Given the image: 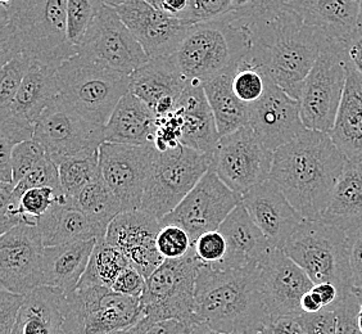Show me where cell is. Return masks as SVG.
Returning <instances> with one entry per match:
<instances>
[{
	"label": "cell",
	"mask_w": 362,
	"mask_h": 334,
	"mask_svg": "<svg viewBox=\"0 0 362 334\" xmlns=\"http://www.w3.org/2000/svg\"><path fill=\"white\" fill-rule=\"evenodd\" d=\"M272 161L274 154L248 125L220 139L209 168L228 188L243 197L270 179Z\"/></svg>",
	"instance_id": "cell-12"
},
{
	"label": "cell",
	"mask_w": 362,
	"mask_h": 334,
	"mask_svg": "<svg viewBox=\"0 0 362 334\" xmlns=\"http://www.w3.org/2000/svg\"><path fill=\"white\" fill-rule=\"evenodd\" d=\"M146 278L134 266L130 265L115 282L111 289L113 292L124 294L127 297L141 299L144 288H146Z\"/></svg>",
	"instance_id": "cell-50"
},
{
	"label": "cell",
	"mask_w": 362,
	"mask_h": 334,
	"mask_svg": "<svg viewBox=\"0 0 362 334\" xmlns=\"http://www.w3.org/2000/svg\"><path fill=\"white\" fill-rule=\"evenodd\" d=\"M362 36V0L360 4V14H358V21H357V28H356L355 38Z\"/></svg>",
	"instance_id": "cell-61"
},
{
	"label": "cell",
	"mask_w": 362,
	"mask_h": 334,
	"mask_svg": "<svg viewBox=\"0 0 362 334\" xmlns=\"http://www.w3.org/2000/svg\"><path fill=\"white\" fill-rule=\"evenodd\" d=\"M129 266V260L119 248L108 243L105 238L98 239L89 265L76 289L88 287H105L111 289Z\"/></svg>",
	"instance_id": "cell-35"
},
{
	"label": "cell",
	"mask_w": 362,
	"mask_h": 334,
	"mask_svg": "<svg viewBox=\"0 0 362 334\" xmlns=\"http://www.w3.org/2000/svg\"><path fill=\"white\" fill-rule=\"evenodd\" d=\"M302 321L307 334H337V313L324 309L317 313H302Z\"/></svg>",
	"instance_id": "cell-51"
},
{
	"label": "cell",
	"mask_w": 362,
	"mask_h": 334,
	"mask_svg": "<svg viewBox=\"0 0 362 334\" xmlns=\"http://www.w3.org/2000/svg\"><path fill=\"white\" fill-rule=\"evenodd\" d=\"M57 69L31 64L12 105L0 110V140L16 146L33 140L36 121L58 97Z\"/></svg>",
	"instance_id": "cell-16"
},
{
	"label": "cell",
	"mask_w": 362,
	"mask_h": 334,
	"mask_svg": "<svg viewBox=\"0 0 362 334\" xmlns=\"http://www.w3.org/2000/svg\"><path fill=\"white\" fill-rule=\"evenodd\" d=\"M242 203L272 250H284L288 241L305 221L272 179L245 193Z\"/></svg>",
	"instance_id": "cell-23"
},
{
	"label": "cell",
	"mask_w": 362,
	"mask_h": 334,
	"mask_svg": "<svg viewBox=\"0 0 362 334\" xmlns=\"http://www.w3.org/2000/svg\"><path fill=\"white\" fill-rule=\"evenodd\" d=\"M228 242L220 230L207 231L195 241L192 250L199 266L223 270L228 258Z\"/></svg>",
	"instance_id": "cell-41"
},
{
	"label": "cell",
	"mask_w": 362,
	"mask_h": 334,
	"mask_svg": "<svg viewBox=\"0 0 362 334\" xmlns=\"http://www.w3.org/2000/svg\"><path fill=\"white\" fill-rule=\"evenodd\" d=\"M26 296L0 289V334L13 333Z\"/></svg>",
	"instance_id": "cell-48"
},
{
	"label": "cell",
	"mask_w": 362,
	"mask_h": 334,
	"mask_svg": "<svg viewBox=\"0 0 362 334\" xmlns=\"http://www.w3.org/2000/svg\"><path fill=\"white\" fill-rule=\"evenodd\" d=\"M231 20L250 38L251 52L245 59L298 100L320 57V35L284 0H247Z\"/></svg>",
	"instance_id": "cell-1"
},
{
	"label": "cell",
	"mask_w": 362,
	"mask_h": 334,
	"mask_svg": "<svg viewBox=\"0 0 362 334\" xmlns=\"http://www.w3.org/2000/svg\"><path fill=\"white\" fill-rule=\"evenodd\" d=\"M99 148H89L59 163L61 189L69 202H74L80 193L102 174Z\"/></svg>",
	"instance_id": "cell-37"
},
{
	"label": "cell",
	"mask_w": 362,
	"mask_h": 334,
	"mask_svg": "<svg viewBox=\"0 0 362 334\" xmlns=\"http://www.w3.org/2000/svg\"><path fill=\"white\" fill-rule=\"evenodd\" d=\"M262 334H272V333H269V332H267V330H266L265 333H262Z\"/></svg>",
	"instance_id": "cell-62"
},
{
	"label": "cell",
	"mask_w": 362,
	"mask_h": 334,
	"mask_svg": "<svg viewBox=\"0 0 362 334\" xmlns=\"http://www.w3.org/2000/svg\"><path fill=\"white\" fill-rule=\"evenodd\" d=\"M58 97L98 127H105L129 93L130 76L76 54L57 70Z\"/></svg>",
	"instance_id": "cell-6"
},
{
	"label": "cell",
	"mask_w": 362,
	"mask_h": 334,
	"mask_svg": "<svg viewBox=\"0 0 362 334\" xmlns=\"http://www.w3.org/2000/svg\"><path fill=\"white\" fill-rule=\"evenodd\" d=\"M267 332L272 334H307L302 321V313L272 318Z\"/></svg>",
	"instance_id": "cell-53"
},
{
	"label": "cell",
	"mask_w": 362,
	"mask_h": 334,
	"mask_svg": "<svg viewBox=\"0 0 362 334\" xmlns=\"http://www.w3.org/2000/svg\"><path fill=\"white\" fill-rule=\"evenodd\" d=\"M97 239L45 247L42 258V287L74 292L84 275Z\"/></svg>",
	"instance_id": "cell-29"
},
{
	"label": "cell",
	"mask_w": 362,
	"mask_h": 334,
	"mask_svg": "<svg viewBox=\"0 0 362 334\" xmlns=\"http://www.w3.org/2000/svg\"><path fill=\"white\" fill-rule=\"evenodd\" d=\"M300 309L303 313H317L324 310L321 299L314 291L307 293L300 301Z\"/></svg>",
	"instance_id": "cell-57"
},
{
	"label": "cell",
	"mask_w": 362,
	"mask_h": 334,
	"mask_svg": "<svg viewBox=\"0 0 362 334\" xmlns=\"http://www.w3.org/2000/svg\"><path fill=\"white\" fill-rule=\"evenodd\" d=\"M190 334H225L220 333V332H216V330H214V329H211V328L207 327V326H203V324H195L193 329H192V332Z\"/></svg>",
	"instance_id": "cell-59"
},
{
	"label": "cell",
	"mask_w": 362,
	"mask_h": 334,
	"mask_svg": "<svg viewBox=\"0 0 362 334\" xmlns=\"http://www.w3.org/2000/svg\"><path fill=\"white\" fill-rule=\"evenodd\" d=\"M144 318L140 299L105 287L77 288L63 299L67 334H125Z\"/></svg>",
	"instance_id": "cell-8"
},
{
	"label": "cell",
	"mask_w": 362,
	"mask_h": 334,
	"mask_svg": "<svg viewBox=\"0 0 362 334\" xmlns=\"http://www.w3.org/2000/svg\"><path fill=\"white\" fill-rule=\"evenodd\" d=\"M259 265L215 270L199 266L195 283L197 324L225 334H262L272 323L261 291Z\"/></svg>",
	"instance_id": "cell-3"
},
{
	"label": "cell",
	"mask_w": 362,
	"mask_h": 334,
	"mask_svg": "<svg viewBox=\"0 0 362 334\" xmlns=\"http://www.w3.org/2000/svg\"><path fill=\"white\" fill-rule=\"evenodd\" d=\"M156 9L180 21L181 14L187 7L188 0H148Z\"/></svg>",
	"instance_id": "cell-55"
},
{
	"label": "cell",
	"mask_w": 362,
	"mask_h": 334,
	"mask_svg": "<svg viewBox=\"0 0 362 334\" xmlns=\"http://www.w3.org/2000/svg\"><path fill=\"white\" fill-rule=\"evenodd\" d=\"M176 110L182 116L181 144L199 154H214L221 138L202 85L188 84Z\"/></svg>",
	"instance_id": "cell-26"
},
{
	"label": "cell",
	"mask_w": 362,
	"mask_h": 334,
	"mask_svg": "<svg viewBox=\"0 0 362 334\" xmlns=\"http://www.w3.org/2000/svg\"><path fill=\"white\" fill-rule=\"evenodd\" d=\"M283 250L306 272L315 286L333 284L341 293V299L352 292L349 239L341 228L322 220H305Z\"/></svg>",
	"instance_id": "cell-7"
},
{
	"label": "cell",
	"mask_w": 362,
	"mask_h": 334,
	"mask_svg": "<svg viewBox=\"0 0 362 334\" xmlns=\"http://www.w3.org/2000/svg\"><path fill=\"white\" fill-rule=\"evenodd\" d=\"M36 228L40 233L44 247H56L91 239L98 241L105 238L107 234L69 201L56 203L39 219Z\"/></svg>",
	"instance_id": "cell-31"
},
{
	"label": "cell",
	"mask_w": 362,
	"mask_h": 334,
	"mask_svg": "<svg viewBox=\"0 0 362 334\" xmlns=\"http://www.w3.org/2000/svg\"><path fill=\"white\" fill-rule=\"evenodd\" d=\"M157 151L153 146L103 143L99 148V163L108 187L125 211L141 209L146 179Z\"/></svg>",
	"instance_id": "cell-18"
},
{
	"label": "cell",
	"mask_w": 362,
	"mask_h": 334,
	"mask_svg": "<svg viewBox=\"0 0 362 334\" xmlns=\"http://www.w3.org/2000/svg\"><path fill=\"white\" fill-rule=\"evenodd\" d=\"M70 203L84 212L105 233L112 221L124 212L119 198L108 187L102 174L90 183L74 202Z\"/></svg>",
	"instance_id": "cell-36"
},
{
	"label": "cell",
	"mask_w": 362,
	"mask_h": 334,
	"mask_svg": "<svg viewBox=\"0 0 362 334\" xmlns=\"http://www.w3.org/2000/svg\"><path fill=\"white\" fill-rule=\"evenodd\" d=\"M250 52L248 34L231 20L230 14L223 20L190 26L171 57L187 84L203 86L237 70Z\"/></svg>",
	"instance_id": "cell-5"
},
{
	"label": "cell",
	"mask_w": 362,
	"mask_h": 334,
	"mask_svg": "<svg viewBox=\"0 0 362 334\" xmlns=\"http://www.w3.org/2000/svg\"><path fill=\"white\" fill-rule=\"evenodd\" d=\"M160 229L156 216L143 209L125 211L108 226L105 241L119 248L146 280L165 263L157 247Z\"/></svg>",
	"instance_id": "cell-21"
},
{
	"label": "cell",
	"mask_w": 362,
	"mask_h": 334,
	"mask_svg": "<svg viewBox=\"0 0 362 334\" xmlns=\"http://www.w3.org/2000/svg\"><path fill=\"white\" fill-rule=\"evenodd\" d=\"M346 162L329 134L306 129L274 154L270 179L305 220L319 221Z\"/></svg>",
	"instance_id": "cell-2"
},
{
	"label": "cell",
	"mask_w": 362,
	"mask_h": 334,
	"mask_svg": "<svg viewBox=\"0 0 362 334\" xmlns=\"http://www.w3.org/2000/svg\"><path fill=\"white\" fill-rule=\"evenodd\" d=\"M261 291L272 318L302 313L300 301L314 289V282L283 250H272L259 265Z\"/></svg>",
	"instance_id": "cell-22"
},
{
	"label": "cell",
	"mask_w": 362,
	"mask_h": 334,
	"mask_svg": "<svg viewBox=\"0 0 362 334\" xmlns=\"http://www.w3.org/2000/svg\"><path fill=\"white\" fill-rule=\"evenodd\" d=\"M13 146L0 140V183H13L12 151Z\"/></svg>",
	"instance_id": "cell-54"
},
{
	"label": "cell",
	"mask_w": 362,
	"mask_h": 334,
	"mask_svg": "<svg viewBox=\"0 0 362 334\" xmlns=\"http://www.w3.org/2000/svg\"><path fill=\"white\" fill-rule=\"evenodd\" d=\"M187 85L173 57H163L149 59L135 71L130 76L129 91L144 102L158 119L176 110Z\"/></svg>",
	"instance_id": "cell-24"
},
{
	"label": "cell",
	"mask_w": 362,
	"mask_h": 334,
	"mask_svg": "<svg viewBox=\"0 0 362 334\" xmlns=\"http://www.w3.org/2000/svg\"><path fill=\"white\" fill-rule=\"evenodd\" d=\"M250 126L272 154L306 130L298 100L289 97L267 75L264 96L250 105Z\"/></svg>",
	"instance_id": "cell-20"
},
{
	"label": "cell",
	"mask_w": 362,
	"mask_h": 334,
	"mask_svg": "<svg viewBox=\"0 0 362 334\" xmlns=\"http://www.w3.org/2000/svg\"><path fill=\"white\" fill-rule=\"evenodd\" d=\"M242 203L211 168L176 209L165 216L162 225H177L185 230L192 243L207 231L220 229L228 216Z\"/></svg>",
	"instance_id": "cell-14"
},
{
	"label": "cell",
	"mask_w": 362,
	"mask_h": 334,
	"mask_svg": "<svg viewBox=\"0 0 362 334\" xmlns=\"http://www.w3.org/2000/svg\"><path fill=\"white\" fill-rule=\"evenodd\" d=\"M352 293L355 294L356 299L360 304V311H358V327L362 332V288H352Z\"/></svg>",
	"instance_id": "cell-60"
},
{
	"label": "cell",
	"mask_w": 362,
	"mask_h": 334,
	"mask_svg": "<svg viewBox=\"0 0 362 334\" xmlns=\"http://www.w3.org/2000/svg\"><path fill=\"white\" fill-rule=\"evenodd\" d=\"M36 226L22 224L0 237V286L9 292L28 296L42 287L44 252Z\"/></svg>",
	"instance_id": "cell-19"
},
{
	"label": "cell",
	"mask_w": 362,
	"mask_h": 334,
	"mask_svg": "<svg viewBox=\"0 0 362 334\" xmlns=\"http://www.w3.org/2000/svg\"><path fill=\"white\" fill-rule=\"evenodd\" d=\"M330 310H334L337 313V334H362L358 327L360 304L354 293L339 299Z\"/></svg>",
	"instance_id": "cell-47"
},
{
	"label": "cell",
	"mask_w": 362,
	"mask_h": 334,
	"mask_svg": "<svg viewBox=\"0 0 362 334\" xmlns=\"http://www.w3.org/2000/svg\"><path fill=\"white\" fill-rule=\"evenodd\" d=\"M64 294L52 287L28 293L12 334H67L63 324Z\"/></svg>",
	"instance_id": "cell-32"
},
{
	"label": "cell",
	"mask_w": 362,
	"mask_h": 334,
	"mask_svg": "<svg viewBox=\"0 0 362 334\" xmlns=\"http://www.w3.org/2000/svg\"><path fill=\"white\" fill-rule=\"evenodd\" d=\"M321 220L341 228L346 234L362 226V157L346 162Z\"/></svg>",
	"instance_id": "cell-33"
},
{
	"label": "cell",
	"mask_w": 362,
	"mask_h": 334,
	"mask_svg": "<svg viewBox=\"0 0 362 334\" xmlns=\"http://www.w3.org/2000/svg\"><path fill=\"white\" fill-rule=\"evenodd\" d=\"M329 135L347 160L362 157V75L351 61L334 127Z\"/></svg>",
	"instance_id": "cell-30"
},
{
	"label": "cell",
	"mask_w": 362,
	"mask_h": 334,
	"mask_svg": "<svg viewBox=\"0 0 362 334\" xmlns=\"http://www.w3.org/2000/svg\"><path fill=\"white\" fill-rule=\"evenodd\" d=\"M218 230L226 238L229 248L223 270L261 265L272 250L269 241L252 220L243 203L228 216Z\"/></svg>",
	"instance_id": "cell-27"
},
{
	"label": "cell",
	"mask_w": 362,
	"mask_h": 334,
	"mask_svg": "<svg viewBox=\"0 0 362 334\" xmlns=\"http://www.w3.org/2000/svg\"><path fill=\"white\" fill-rule=\"evenodd\" d=\"M321 299L324 309H333L341 299V293L337 287L330 283H322L314 287L313 289Z\"/></svg>",
	"instance_id": "cell-56"
},
{
	"label": "cell",
	"mask_w": 362,
	"mask_h": 334,
	"mask_svg": "<svg viewBox=\"0 0 362 334\" xmlns=\"http://www.w3.org/2000/svg\"><path fill=\"white\" fill-rule=\"evenodd\" d=\"M349 61L362 75V36L355 38L349 44Z\"/></svg>",
	"instance_id": "cell-58"
},
{
	"label": "cell",
	"mask_w": 362,
	"mask_h": 334,
	"mask_svg": "<svg viewBox=\"0 0 362 334\" xmlns=\"http://www.w3.org/2000/svg\"><path fill=\"white\" fill-rule=\"evenodd\" d=\"M237 70L203 85L220 138L250 125V105L239 100L233 91V77Z\"/></svg>",
	"instance_id": "cell-34"
},
{
	"label": "cell",
	"mask_w": 362,
	"mask_h": 334,
	"mask_svg": "<svg viewBox=\"0 0 362 334\" xmlns=\"http://www.w3.org/2000/svg\"><path fill=\"white\" fill-rule=\"evenodd\" d=\"M78 54L125 76H132L151 59L119 13L105 1L98 8L90 28L78 47Z\"/></svg>",
	"instance_id": "cell-13"
},
{
	"label": "cell",
	"mask_w": 362,
	"mask_h": 334,
	"mask_svg": "<svg viewBox=\"0 0 362 334\" xmlns=\"http://www.w3.org/2000/svg\"><path fill=\"white\" fill-rule=\"evenodd\" d=\"M247 0H188L180 21L187 25H199L217 21L235 13Z\"/></svg>",
	"instance_id": "cell-38"
},
{
	"label": "cell",
	"mask_w": 362,
	"mask_h": 334,
	"mask_svg": "<svg viewBox=\"0 0 362 334\" xmlns=\"http://www.w3.org/2000/svg\"><path fill=\"white\" fill-rule=\"evenodd\" d=\"M67 0H0V62L25 57L59 69L78 54L67 39Z\"/></svg>",
	"instance_id": "cell-4"
},
{
	"label": "cell",
	"mask_w": 362,
	"mask_h": 334,
	"mask_svg": "<svg viewBox=\"0 0 362 334\" xmlns=\"http://www.w3.org/2000/svg\"><path fill=\"white\" fill-rule=\"evenodd\" d=\"M266 89L265 72L244 59L233 77V91L245 105L256 103Z\"/></svg>",
	"instance_id": "cell-42"
},
{
	"label": "cell",
	"mask_w": 362,
	"mask_h": 334,
	"mask_svg": "<svg viewBox=\"0 0 362 334\" xmlns=\"http://www.w3.org/2000/svg\"><path fill=\"white\" fill-rule=\"evenodd\" d=\"M102 1L70 0L67 6V39L78 50Z\"/></svg>",
	"instance_id": "cell-40"
},
{
	"label": "cell",
	"mask_w": 362,
	"mask_h": 334,
	"mask_svg": "<svg viewBox=\"0 0 362 334\" xmlns=\"http://www.w3.org/2000/svg\"><path fill=\"white\" fill-rule=\"evenodd\" d=\"M157 116L148 105L126 93L103 129L105 143L153 146Z\"/></svg>",
	"instance_id": "cell-28"
},
{
	"label": "cell",
	"mask_w": 362,
	"mask_h": 334,
	"mask_svg": "<svg viewBox=\"0 0 362 334\" xmlns=\"http://www.w3.org/2000/svg\"><path fill=\"white\" fill-rule=\"evenodd\" d=\"M212 154H203L182 144L154 156L146 179L141 209L162 220L171 214L209 173Z\"/></svg>",
	"instance_id": "cell-10"
},
{
	"label": "cell",
	"mask_w": 362,
	"mask_h": 334,
	"mask_svg": "<svg viewBox=\"0 0 362 334\" xmlns=\"http://www.w3.org/2000/svg\"><path fill=\"white\" fill-rule=\"evenodd\" d=\"M103 129L91 124L57 97L36 121L33 140L59 166L66 159L102 146Z\"/></svg>",
	"instance_id": "cell-15"
},
{
	"label": "cell",
	"mask_w": 362,
	"mask_h": 334,
	"mask_svg": "<svg viewBox=\"0 0 362 334\" xmlns=\"http://www.w3.org/2000/svg\"><path fill=\"white\" fill-rule=\"evenodd\" d=\"M31 61L25 57H16L1 66L0 72V110L12 105L31 67Z\"/></svg>",
	"instance_id": "cell-43"
},
{
	"label": "cell",
	"mask_w": 362,
	"mask_h": 334,
	"mask_svg": "<svg viewBox=\"0 0 362 334\" xmlns=\"http://www.w3.org/2000/svg\"><path fill=\"white\" fill-rule=\"evenodd\" d=\"M349 62V44L321 42L320 57L305 80L298 99L302 122L308 130L325 134L333 130Z\"/></svg>",
	"instance_id": "cell-9"
},
{
	"label": "cell",
	"mask_w": 362,
	"mask_h": 334,
	"mask_svg": "<svg viewBox=\"0 0 362 334\" xmlns=\"http://www.w3.org/2000/svg\"><path fill=\"white\" fill-rule=\"evenodd\" d=\"M307 26L320 35L321 42H344L355 39L360 14L358 0H289Z\"/></svg>",
	"instance_id": "cell-25"
},
{
	"label": "cell",
	"mask_w": 362,
	"mask_h": 334,
	"mask_svg": "<svg viewBox=\"0 0 362 334\" xmlns=\"http://www.w3.org/2000/svg\"><path fill=\"white\" fill-rule=\"evenodd\" d=\"M182 134V116L179 110H175L165 117L157 119L154 132L153 148L160 152H168L180 146Z\"/></svg>",
	"instance_id": "cell-46"
},
{
	"label": "cell",
	"mask_w": 362,
	"mask_h": 334,
	"mask_svg": "<svg viewBox=\"0 0 362 334\" xmlns=\"http://www.w3.org/2000/svg\"><path fill=\"white\" fill-rule=\"evenodd\" d=\"M151 59L171 57L188 34L190 25L162 13L148 0H105Z\"/></svg>",
	"instance_id": "cell-17"
},
{
	"label": "cell",
	"mask_w": 362,
	"mask_h": 334,
	"mask_svg": "<svg viewBox=\"0 0 362 334\" xmlns=\"http://www.w3.org/2000/svg\"><path fill=\"white\" fill-rule=\"evenodd\" d=\"M347 239L352 283L355 288H362V226L349 231Z\"/></svg>",
	"instance_id": "cell-52"
},
{
	"label": "cell",
	"mask_w": 362,
	"mask_h": 334,
	"mask_svg": "<svg viewBox=\"0 0 362 334\" xmlns=\"http://www.w3.org/2000/svg\"><path fill=\"white\" fill-rule=\"evenodd\" d=\"M48 154L42 149V146L36 143L35 140H28L14 146L12 151V171H13V184L30 174L36 166H39L42 161L48 159Z\"/></svg>",
	"instance_id": "cell-44"
},
{
	"label": "cell",
	"mask_w": 362,
	"mask_h": 334,
	"mask_svg": "<svg viewBox=\"0 0 362 334\" xmlns=\"http://www.w3.org/2000/svg\"><path fill=\"white\" fill-rule=\"evenodd\" d=\"M157 247L165 260H177L188 256L193 243L185 230L177 225H162Z\"/></svg>",
	"instance_id": "cell-45"
},
{
	"label": "cell",
	"mask_w": 362,
	"mask_h": 334,
	"mask_svg": "<svg viewBox=\"0 0 362 334\" xmlns=\"http://www.w3.org/2000/svg\"><path fill=\"white\" fill-rule=\"evenodd\" d=\"M67 198L63 192L52 188H34L22 195L20 202V215L23 224L36 226L39 219L45 215L56 203H66Z\"/></svg>",
	"instance_id": "cell-39"
},
{
	"label": "cell",
	"mask_w": 362,
	"mask_h": 334,
	"mask_svg": "<svg viewBox=\"0 0 362 334\" xmlns=\"http://www.w3.org/2000/svg\"><path fill=\"white\" fill-rule=\"evenodd\" d=\"M193 327L177 321H153L143 318L125 334H190Z\"/></svg>",
	"instance_id": "cell-49"
},
{
	"label": "cell",
	"mask_w": 362,
	"mask_h": 334,
	"mask_svg": "<svg viewBox=\"0 0 362 334\" xmlns=\"http://www.w3.org/2000/svg\"><path fill=\"white\" fill-rule=\"evenodd\" d=\"M199 264L193 255L165 260L146 279L140 299L144 318L151 321H177L195 326V283Z\"/></svg>",
	"instance_id": "cell-11"
}]
</instances>
